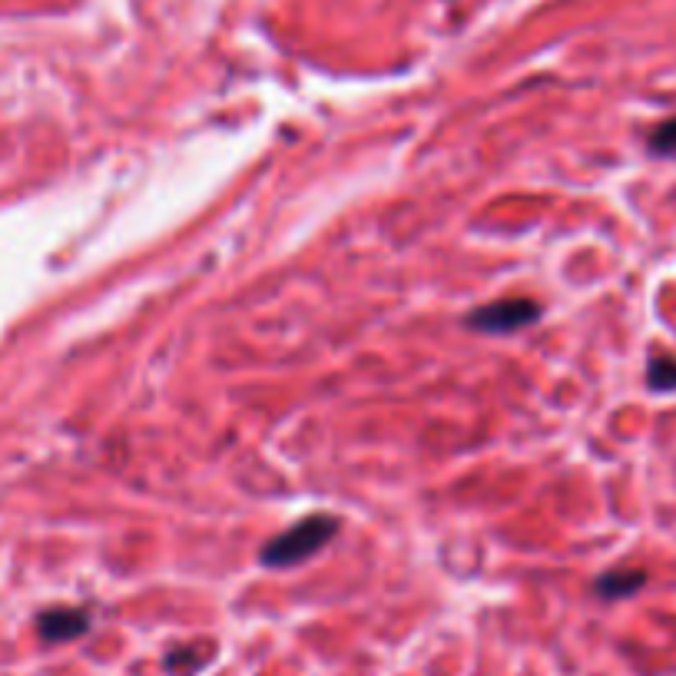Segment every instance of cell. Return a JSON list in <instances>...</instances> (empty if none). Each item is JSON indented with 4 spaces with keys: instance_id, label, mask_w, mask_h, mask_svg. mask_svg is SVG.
<instances>
[{
    "instance_id": "8992f818",
    "label": "cell",
    "mask_w": 676,
    "mask_h": 676,
    "mask_svg": "<svg viewBox=\"0 0 676 676\" xmlns=\"http://www.w3.org/2000/svg\"><path fill=\"white\" fill-rule=\"evenodd\" d=\"M646 382H650L653 392H673V388H676V359L656 356V359L650 362Z\"/></svg>"
},
{
    "instance_id": "7a4b0ae2",
    "label": "cell",
    "mask_w": 676,
    "mask_h": 676,
    "mask_svg": "<svg viewBox=\"0 0 676 676\" xmlns=\"http://www.w3.org/2000/svg\"><path fill=\"white\" fill-rule=\"evenodd\" d=\"M540 318V302L534 299H524V295H514V299H501V302H491V305H481L468 325L478 328V331H498V335H508V331H517L531 322Z\"/></svg>"
},
{
    "instance_id": "3957f363",
    "label": "cell",
    "mask_w": 676,
    "mask_h": 676,
    "mask_svg": "<svg viewBox=\"0 0 676 676\" xmlns=\"http://www.w3.org/2000/svg\"><path fill=\"white\" fill-rule=\"evenodd\" d=\"M37 630H40L44 640L63 643V640L83 637V633L90 630V614H86V610H73V607H57V610L40 614Z\"/></svg>"
},
{
    "instance_id": "5b68a950",
    "label": "cell",
    "mask_w": 676,
    "mask_h": 676,
    "mask_svg": "<svg viewBox=\"0 0 676 676\" xmlns=\"http://www.w3.org/2000/svg\"><path fill=\"white\" fill-rule=\"evenodd\" d=\"M206 660V646L202 643H189V646H179L166 656V669L173 676H193Z\"/></svg>"
},
{
    "instance_id": "52a82bcc",
    "label": "cell",
    "mask_w": 676,
    "mask_h": 676,
    "mask_svg": "<svg viewBox=\"0 0 676 676\" xmlns=\"http://www.w3.org/2000/svg\"><path fill=\"white\" fill-rule=\"evenodd\" d=\"M650 150L656 156H676V117L660 124L653 133H650Z\"/></svg>"
},
{
    "instance_id": "6da1fadb",
    "label": "cell",
    "mask_w": 676,
    "mask_h": 676,
    "mask_svg": "<svg viewBox=\"0 0 676 676\" xmlns=\"http://www.w3.org/2000/svg\"><path fill=\"white\" fill-rule=\"evenodd\" d=\"M335 534H338V517H331V514L302 517L295 527L276 534L263 547V563H269V568H295V563L318 553Z\"/></svg>"
},
{
    "instance_id": "277c9868",
    "label": "cell",
    "mask_w": 676,
    "mask_h": 676,
    "mask_svg": "<svg viewBox=\"0 0 676 676\" xmlns=\"http://www.w3.org/2000/svg\"><path fill=\"white\" fill-rule=\"evenodd\" d=\"M646 584V574L643 571H610L597 581V594L607 597V601H620V597H630L637 594L640 587Z\"/></svg>"
}]
</instances>
